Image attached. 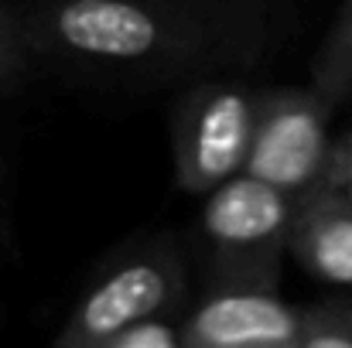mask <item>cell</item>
Here are the masks:
<instances>
[{
    "mask_svg": "<svg viewBox=\"0 0 352 348\" xmlns=\"http://www.w3.org/2000/svg\"><path fill=\"white\" fill-rule=\"evenodd\" d=\"M256 119V93L239 79H195L168 116L175 181L206 195L243 171Z\"/></svg>",
    "mask_w": 352,
    "mask_h": 348,
    "instance_id": "4",
    "label": "cell"
},
{
    "mask_svg": "<svg viewBox=\"0 0 352 348\" xmlns=\"http://www.w3.org/2000/svg\"><path fill=\"white\" fill-rule=\"evenodd\" d=\"M336 311H339V318L349 325V332H352V297H346V294H336V297H325Z\"/></svg>",
    "mask_w": 352,
    "mask_h": 348,
    "instance_id": "13",
    "label": "cell"
},
{
    "mask_svg": "<svg viewBox=\"0 0 352 348\" xmlns=\"http://www.w3.org/2000/svg\"><path fill=\"white\" fill-rule=\"evenodd\" d=\"M305 304H287L263 287H206L182 318L185 348H301Z\"/></svg>",
    "mask_w": 352,
    "mask_h": 348,
    "instance_id": "6",
    "label": "cell"
},
{
    "mask_svg": "<svg viewBox=\"0 0 352 348\" xmlns=\"http://www.w3.org/2000/svg\"><path fill=\"white\" fill-rule=\"evenodd\" d=\"M38 58L31 51V41L24 34L17 7L0 0V100L17 96L38 72Z\"/></svg>",
    "mask_w": 352,
    "mask_h": 348,
    "instance_id": "9",
    "label": "cell"
},
{
    "mask_svg": "<svg viewBox=\"0 0 352 348\" xmlns=\"http://www.w3.org/2000/svg\"><path fill=\"white\" fill-rule=\"evenodd\" d=\"M287 249L308 273L352 287V198L346 188L318 181L291 202Z\"/></svg>",
    "mask_w": 352,
    "mask_h": 348,
    "instance_id": "7",
    "label": "cell"
},
{
    "mask_svg": "<svg viewBox=\"0 0 352 348\" xmlns=\"http://www.w3.org/2000/svg\"><path fill=\"white\" fill-rule=\"evenodd\" d=\"M38 62L120 82H164L253 65L267 17L253 0H28Z\"/></svg>",
    "mask_w": 352,
    "mask_h": 348,
    "instance_id": "1",
    "label": "cell"
},
{
    "mask_svg": "<svg viewBox=\"0 0 352 348\" xmlns=\"http://www.w3.org/2000/svg\"><path fill=\"white\" fill-rule=\"evenodd\" d=\"M336 103L315 86H284L256 93V119L243 171L274 185L291 202L325 178L329 119Z\"/></svg>",
    "mask_w": 352,
    "mask_h": 348,
    "instance_id": "5",
    "label": "cell"
},
{
    "mask_svg": "<svg viewBox=\"0 0 352 348\" xmlns=\"http://www.w3.org/2000/svg\"><path fill=\"white\" fill-rule=\"evenodd\" d=\"M346 195H349V198H352V181H349V185H346Z\"/></svg>",
    "mask_w": 352,
    "mask_h": 348,
    "instance_id": "14",
    "label": "cell"
},
{
    "mask_svg": "<svg viewBox=\"0 0 352 348\" xmlns=\"http://www.w3.org/2000/svg\"><path fill=\"white\" fill-rule=\"evenodd\" d=\"M10 246V216H7V188H3V164H0V256Z\"/></svg>",
    "mask_w": 352,
    "mask_h": 348,
    "instance_id": "12",
    "label": "cell"
},
{
    "mask_svg": "<svg viewBox=\"0 0 352 348\" xmlns=\"http://www.w3.org/2000/svg\"><path fill=\"white\" fill-rule=\"evenodd\" d=\"M325 185H336V188H346L352 181V130L346 137L332 140L329 147V164H325Z\"/></svg>",
    "mask_w": 352,
    "mask_h": 348,
    "instance_id": "11",
    "label": "cell"
},
{
    "mask_svg": "<svg viewBox=\"0 0 352 348\" xmlns=\"http://www.w3.org/2000/svg\"><path fill=\"white\" fill-rule=\"evenodd\" d=\"M287 226L291 198L246 171L206 192V287L277 290L287 253Z\"/></svg>",
    "mask_w": 352,
    "mask_h": 348,
    "instance_id": "3",
    "label": "cell"
},
{
    "mask_svg": "<svg viewBox=\"0 0 352 348\" xmlns=\"http://www.w3.org/2000/svg\"><path fill=\"white\" fill-rule=\"evenodd\" d=\"M185 314H161V318H140L117 335H110L103 348H185Z\"/></svg>",
    "mask_w": 352,
    "mask_h": 348,
    "instance_id": "10",
    "label": "cell"
},
{
    "mask_svg": "<svg viewBox=\"0 0 352 348\" xmlns=\"http://www.w3.org/2000/svg\"><path fill=\"white\" fill-rule=\"evenodd\" d=\"M188 263L171 232H151L113 249L69 308L55 348H103L110 335L140 318L185 314Z\"/></svg>",
    "mask_w": 352,
    "mask_h": 348,
    "instance_id": "2",
    "label": "cell"
},
{
    "mask_svg": "<svg viewBox=\"0 0 352 348\" xmlns=\"http://www.w3.org/2000/svg\"><path fill=\"white\" fill-rule=\"evenodd\" d=\"M325 100L336 106L352 93V0H342L315 58H311V82Z\"/></svg>",
    "mask_w": 352,
    "mask_h": 348,
    "instance_id": "8",
    "label": "cell"
}]
</instances>
